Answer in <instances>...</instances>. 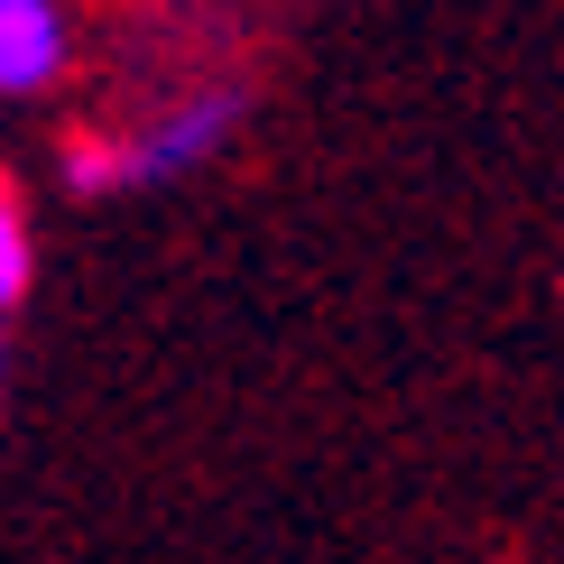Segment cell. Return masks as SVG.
<instances>
[{
    "mask_svg": "<svg viewBox=\"0 0 564 564\" xmlns=\"http://www.w3.org/2000/svg\"><path fill=\"white\" fill-rule=\"evenodd\" d=\"M19 278H29V231H19V214H10V204H0V315H10Z\"/></svg>",
    "mask_w": 564,
    "mask_h": 564,
    "instance_id": "obj_3",
    "label": "cell"
},
{
    "mask_svg": "<svg viewBox=\"0 0 564 564\" xmlns=\"http://www.w3.org/2000/svg\"><path fill=\"white\" fill-rule=\"evenodd\" d=\"M65 65V10L56 0H0V93H37Z\"/></svg>",
    "mask_w": 564,
    "mask_h": 564,
    "instance_id": "obj_2",
    "label": "cell"
},
{
    "mask_svg": "<svg viewBox=\"0 0 564 564\" xmlns=\"http://www.w3.org/2000/svg\"><path fill=\"white\" fill-rule=\"evenodd\" d=\"M231 121H241V93H204V102H185V111H167L149 139H130V185H167V176H185V167H204V158L231 139Z\"/></svg>",
    "mask_w": 564,
    "mask_h": 564,
    "instance_id": "obj_1",
    "label": "cell"
}]
</instances>
